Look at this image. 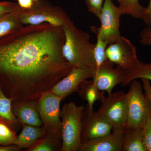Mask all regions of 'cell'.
Wrapping results in <instances>:
<instances>
[{"label":"cell","mask_w":151,"mask_h":151,"mask_svg":"<svg viewBox=\"0 0 151 151\" xmlns=\"http://www.w3.org/2000/svg\"><path fill=\"white\" fill-rule=\"evenodd\" d=\"M63 27L22 26L0 37V82L13 100L36 101L73 66L63 56Z\"/></svg>","instance_id":"obj_1"},{"label":"cell","mask_w":151,"mask_h":151,"mask_svg":"<svg viewBox=\"0 0 151 151\" xmlns=\"http://www.w3.org/2000/svg\"><path fill=\"white\" fill-rule=\"evenodd\" d=\"M63 28L65 40L63 54L68 62L73 67H89L94 71L95 44L90 42L89 33L78 29L74 24Z\"/></svg>","instance_id":"obj_2"},{"label":"cell","mask_w":151,"mask_h":151,"mask_svg":"<svg viewBox=\"0 0 151 151\" xmlns=\"http://www.w3.org/2000/svg\"><path fill=\"white\" fill-rule=\"evenodd\" d=\"M17 12L22 23L26 25L47 23L63 27L74 25L61 8L52 5L45 0H37L31 8L19 7Z\"/></svg>","instance_id":"obj_3"},{"label":"cell","mask_w":151,"mask_h":151,"mask_svg":"<svg viewBox=\"0 0 151 151\" xmlns=\"http://www.w3.org/2000/svg\"><path fill=\"white\" fill-rule=\"evenodd\" d=\"M85 108L74 102L65 103L60 110L61 151H78L81 145L82 117Z\"/></svg>","instance_id":"obj_4"},{"label":"cell","mask_w":151,"mask_h":151,"mask_svg":"<svg viewBox=\"0 0 151 151\" xmlns=\"http://www.w3.org/2000/svg\"><path fill=\"white\" fill-rule=\"evenodd\" d=\"M127 94V119L126 127L143 128L151 116V106L139 82L130 83Z\"/></svg>","instance_id":"obj_5"},{"label":"cell","mask_w":151,"mask_h":151,"mask_svg":"<svg viewBox=\"0 0 151 151\" xmlns=\"http://www.w3.org/2000/svg\"><path fill=\"white\" fill-rule=\"evenodd\" d=\"M98 111L113 129H124L127 123V93L117 91L104 97Z\"/></svg>","instance_id":"obj_6"},{"label":"cell","mask_w":151,"mask_h":151,"mask_svg":"<svg viewBox=\"0 0 151 151\" xmlns=\"http://www.w3.org/2000/svg\"><path fill=\"white\" fill-rule=\"evenodd\" d=\"M122 15L119 7L115 5L112 0H104L99 19L101 25L98 27L91 26V30L108 44L114 42L122 36L120 25Z\"/></svg>","instance_id":"obj_7"},{"label":"cell","mask_w":151,"mask_h":151,"mask_svg":"<svg viewBox=\"0 0 151 151\" xmlns=\"http://www.w3.org/2000/svg\"><path fill=\"white\" fill-rule=\"evenodd\" d=\"M63 100L62 97L48 91L37 100V108L46 132L61 135L60 103Z\"/></svg>","instance_id":"obj_8"},{"label":"cell","mask_w":151,"mask_h":151,"mask_svg":"<svg viewBox=\"0 0 151 151\" xmlns=\"http://www.w3.org/2000/svg\"><path fill=\"white\" fill-rule=\"evenodd\" d=\"M105 54L107 60L128 72L135 68L139 61L136 47L122 36L108 44Z\"/></svg>","instance_id":"obj_9"},{"label":"cell","mask_w":151,"mask_h":151,"mask_svg":"<svg viewBox=\"0 0 151 151\" xmlns=\"http://www.w3.org/2000/svg\"><path fill=\"white\" fill-rule=\"evenodd\" d=\"M114 63L105 60L93 72L92 80L100 91L112 93L114 87L121 84L128 72L118 66L114 68Z\"/></svg>","instance_id":"obj_10"},{"label":"cell","mask_w":151,"mask_h":151,"mask_svg":"<svg viewBox=\"0 0 151 151\" xmlns=\"http://www.w3.org/2000/svg\"><path fill=\"white\" fill-rule=\"evenodd\" d=\"M113 129L98 111L89 112L84 109L82 117L81 143L108 134Z\"/></svg>","instance_id":"obj_11"},{"label":"cell","mask_w":151,"mask_h":151,"mask_svg":"<svg viewBox=\"0 0 151 151\" xmlns=\"http://www.w3.org/2000/svg\"><path fill=\"white\" fill-rule=\"evenodd\" d=\"M94 70L91 68L73 67L70 73L58 82L50 92L65 99L67 96L78 92L80 84L84 80L92 78Z\"/></svg>","instance_id":"obj_12"},{"label":"cell","mask_w":151,"mask_h":151,"mask_svg":"<svg viewBox=\"0 0 151 151\" xmlns=\"http://www.w3.org/2000/svg\"><path fill=\"white\" fill-rule=\"evenodd\" d=\"M124 129H113L108 134L81 143L78 151H123Z\"/></svg>","instance_id":"obj_13"},{"label":"cell","mask_w":151,"mask_h":151,"mask_svg":"<svg viewBox=\"0 0 151 151\" xmlns=\"http://www.w3.org/2000/svg\"><path fill=\"white\" fill-rule=\"evenodd\" d=\"M12 111L21 125L27 124L41 127V120L36 106V101L32 100H13Z\"/></svg>","instance_id":"obj_14"},{"label":"cell","mask_w":151,"mask_h":151,"mask_svg":"<svg viewBox=\"0 0 151 151\" xmlns=\"http://www.w3.org/2000/svg\"><path fill=\"white\" fill-rule=\"evenodd\" d=\"M143 128L125 127L123 151H146Z\"/></svg>","instance_id":"obj_15"},{"label":"cell","mask_w":151,"mask_h":151,"mask_svg":"<svg viewBox=\"0 0 151 151\" xmlns=\"http://www.w3.org/2000/svg\"><path fill=\"white\" fill-rule=\"evenodd\" d=\"M77 92L81 100L87 102V109L89 112L94 110L93 106L96 101L101 103L105 97V92L99 90L92 80L88 81L86 79L83 81L80 84Z\"/></svg>","instance_id":"obj_16"},{"label":"cell","mask_w":151,"mask_h":151,"mask_svg":"<svg viewBox=\"0 0 151 151\" xmlns=\"http://www.w3.org/2000/svg\"><path fill=\"white\" fill-rule=\"evenodd\" d=\"M61 135L47 132L43 137L27 148V151H61Z\"/></svg>","instance_id":"obj_17"},{"label":"cell","mask_w":151,"mask_h":151,"mask_svg":"<svg viewBox=\"0 0 151 151\" xmlns=\"http://www.w3.org/2000/svg\"><path fill=\"white\" fill-rule=\"evenodd\" d=\"M13 100L6 96L0 82V121L4 122L16 131L21 124L12 111Z\"/></svg>","instance_id":"obj_18"},{"label":"cell","mask_w":151,"mask_h":151,"mask_svg":"<svg viewBox=\"0 0 151 151\" xmlns=\"http://www.w3.org/2000/svg\"><path fill=\"white\" fill-rule=\"evenodd\" d=\"M22 129L17 139L25 144L27 148L35 143L39 139L43 137L45 130L43 126L35 127L27 124L22 125Z\"/></svg>","instance_id":"obj_19"},{"label":"cell","mask_w":151,"mask_h":151,"mask_svg":"<svg viewBox=\"0 0 151 151\" xmlns=\"http://www.w3.org/2000/svg\"><path fill=\"white\" fill-rule=\"evenodd\" d=\"M139 78H145L151 81V61L149 63L139 61L135 68L127 73L121 84L122 86H127L133 80Z\"/></svg>","instance_id":"obj_20"},{"label":"cell","mask_w":151,"mask_h":151,"mask_svg":"<svg viewBox=\"0 0 151 151\" xmlns=\"http://www.w3.org/2000/svg\"><path fill=\"white\" fill-rule=\"evenodd\" d=\"M17 10L0 16V37L24 25L19 19Z\"/></svg>","instance_id":"obj_21"},{"label":"cell","mask_w":151,"mask_h":151,"mask_svg":"<svg viewBox=\"0 0 151 151\" xmlns=\"http://www.w3.org/2000/svg\"><path fill=\"white\" fill-rule=\"evenodd\" d=\"M117 1L122 14L128 15L134 18L142 20L145 8L141 5L139 0Z\"/></svg>","instance_id":"obj_22"},{"label":"cell","mask_w":151,"mask_h":151,"mask_svg":"<svg viewBox=\"0 0 151 151\" xmlns=\"http://www.w3.org/2000/svg\"><path fill=\"white\" fill-rule=\"evenodd\" d=\"M97 42L95 44L94 50L95 70L104 61L107 60L105 51L108 45V42L103 40L99 37L97 36Z\"/></svg>","instance_id":"obj_23"},{"label":"cell","mask_w":151,"mask_h":151,"mask_svg":"<svg viewBox=\"0 0 151 151\" xmlns=\"http://www.w3.org/2000/svg\"><path fill=\"white\" fill-rule=\"evenodd\" d=\"M89 12L99 19L104 0H84Z\"/></svg>","instance_id":"obj_24"},{"label":"cell","mask_w":151,"mask_h":151,"mask_svg":"<svg viewBox=\"0 0 151 151\" xmlns=\"http://www.w3.org/2000/svg\"><path fill=\"white\" fill-rule=\"evenodd\" d=\"M0 136L12 139H17L16 132L4 122L0 121Z\"/></svg>","instance_id":"obj_25"},{"label":"cell","mask_w":151,"mask_h":151,"mask_svg":"<svg viewBox=\"0 0 151 151\" xmlns=\"http://www.w3.org/2000/svg\"><path fill=\"white\" fill-rule=\"evenodd\" d=\"M143 134L146 151H151V116L143 128Z\"/></svg>","instance_id":"obj_26"},{"label":"cell","mask_w":151,"mask_h":151,"mask_svg":"<svg viewBox=\"0 0 151 151\" xmlns=\"http://www.w3.org/2000/svg\"><path fill=\"white\" fill-rule=\"evenodd\" d=\"M19 7L18 3L0 1V16L14 12L18 9Z\"/></svg>","instance_id":"obj_27"},{"label":"cell","mask_w":151,"mask_h":151,"mask_svg":"<svg viewBox=\"0 0 151 151\" xmlns=\"http://www.w3.org/2000/svg\"><path fill=\"white\" fill-rule=\"evenodd\" d=\"M140 42L143 46H151V28L147 26L140 34Z\"/></svg>","instance_id":"obj_28"},{"label":"cell","mask_w":151,"mask_h":151,"mask_svg":"<svg viewBox=\"0 0 151 151\" xmlns=\"http://www.w3.org/2000/svg\"><path fill=\"white\" fill-rule=\"evenodd\" d=\"M17 145L21 147L22 148H26V146L21 142L18 139H12L3 137L0 136V145Z\"/></svg>","instance_id":"obj_29"},{"label":"cell","mask_w":151,"mask_h":151,"mask_svg":"<svg viewBox=\"0 0 151 151\" xmlns=\"http://www.w3.org/2000/svg\"><path fill=\"white\" fill-rule=\"evenodd\" d=\"M142 20L147 26L151 28V0H150L148 6L145 8Z\"/></svg>","instance_id":"obj_30"},{"label":"cell","mask_w":151,"mask_h":151,"mask_svg":"<svg viewBox=\"0 0 151 151\" xmlns=\"http://www.w3.org/2000/svg\"><path fill=\"white\" fill-rule=\"evenodd\" d=\"M144 92L150 101L151 106V84L150 80L145 78L141 79Z\"/></svg>","instance_id":"obj_31"},{"label":"cell","mask_w":151,"mask_h":151,"mask_svg":"<svg viewBox=\"0 0 151 151\" xmlns=\"http://www.w3.org/2000/svg\"><path fill=\"white\" fill-rule=\"evenodd\" d=\"M22 149L21 147L17 145H0V151H19Z\"/></svg>","instance_id":"obj_32"},{"label":"cell","mask_w":151,"mask_h":151,"mask_svg":"<svg viewBox=\"0 0 151 151\" xmlns=\"http://www.w3.org/2000/svg\"><path fill=\"white\" fill-rule=\"evenodd\" d=\"M20 7L24 9L31 8L33 5L34 2L32 0H17Z\"/></svg>","instance_id":"obj_33"},{"label":"cell","mask_w":151,"mask_h":151,"mask_svg":"<svg viewBox=\"0 0 151 151\" xmlns=\"http://www.w3.org/2000/svg\"><path fill=\"white\" fill-rule=\"evenodd\" d=\"M34 2H35L36 1H37V0H32Z\"/></svg>","instance_id":"obj_34"}]
</instances>
